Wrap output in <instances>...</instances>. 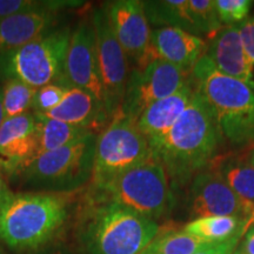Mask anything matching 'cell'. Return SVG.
<instances>
[{
	"instance_id": "6da1fadb",
	"label": "cell",
	"mask_w": 254,
	"mask_h": 254,
	"mask_svg": "<svg viewBox=\"0 0 254 254\" xmlns=\"http://www.w3.org/2000/svg\"><path fill=\"white\" fill-rule=\"evenodd\" d=\"M222 136L213 113L194 90L192 100L172 128L150 141L151 153L163 165L173 189L190 183L217 158Z\"/></svg>"
},
{
	"instance_id": "7a4b0ae2",
	"label": "cell",
	"mask_w": 254,
	"mask_h": 254,
	"mask_svg": "<svg viewBox=\"0 0 254 254\" xmlns=\"http://www.w3.org/2000/svg\"><path fill=\"white\" fill-rule=\"evenodd\" d=\"M157 221L88 193L78 219L79 254H141L158 236Z\"/></svg>"
},
{
	"instance_id": "3957f363",
	"label": "cell",
	"mask_w": 254,
	"mask_h": 254,
	"mask_svg": "<svg viewBox=\"0 0 254 254\" xmlns=\"http://www.w3.org/2000/svg\"><path fill=\"white\" fill-rule=\"evenodd\" d=\"M69 207V194L11 192L0 201V241L19 252L40 249L59 237Z\"/></svg>"
},
{
	"instance_id": "277c9868",
	"label": "cell",
	"mask_w": 254,
	"mask_h": 254,
	"mask_svg": "<svg viewBox=\"0 0 254 254\" xmlns=\"http://www.w3.org/2000/svg\"><path fill=\"white\" fill-rule=\"evenodd\" d=\"M190 81L213 113L222 140L237 150L247 146L253 147V88L219 72L205 53L193 66Z\"/></svg>"
},
{
	"instance_id": "5b68a950",
	"label": "cell",
	"mask_w": 254,
	"mask_h": 254,
	"mask_svg": "<svg viewBox=\"0 0 254 254\" xmlns=\"http://www.w3.org/2000/svg\"><path fill=\"white\" fill-rule=\"evenodd\" d=\"M98 135L90 133L67 146L38 155L15 178L21 186L37 192L71 194L92 180Z\"/></svg>"
},
{
	"instance_id": "8992f818",
	"label": "cell",
	"mask_w": 254,
	"mask_h": 254,
	"mask_svg": "<svg viewBox=\"0 0 254 254\" xmlns=\"http://www.w3.org/2000/svg\"><path fill=\"white\" fill-rule=\"evenodd\" d=\"M90 194L116 202L152 220L170 213L174 195L166 171L153 155Z\"/></svg>"
},
{
	"instance_id": "52a82bcc",
	"label": "cell",
	"mask_w": 254,
	"mask_h": 254,
	"mask_svg": "<svg viewBox=\"0 0 254 254\" xmlns=\"http://www.w3.org/2000/svg\"><path fill=\"white\" fill-rule=\"evenodd\" d=\"M71 34V27L62 26L26 45L0 53V80L17 79L34 88L60 84Z\"/></svg>"
},
{
	"instance_id": "ba28073f",
	"label": "cell",
	"mask_w": 254,
	"mask_h": 254,
	"mask_svg": "<svg viewBox=\"0 0 254 254\" xmlns=\"http://www.w3.org/2000/svg\"><path fill=\"white\" fill-rule=\"evenodd\" d=\"M152 155L146 136L132 120L116 117L99 133L91 189L98 190Z\"/></svg>"
},
{
	"instance_id": "9c48e42d",
	"label": "cell",
	"mask_w": 254,
	"mask_h": 254,
	"mask_svg": "<svg viewBox=\"0 0 254 254\" xmlns=\"http://www.w3.org/2000/svg\"><path fill=\"white\" fill-rule=\"evenodd\" d=\"M190 79V72L161 59H154L142 69H129L118 116L136 123L151 105L176 93Z\"/></svg>"
},
{
	"instance_id": "30bf717a",
	"label": "cell",
	"mask_w": 254,
	"mask_h": 254,
	"mask_svg": "<svg viewBox=\"0 0 254 254\" xmlns=\"http://www.w3.org/2000/svg\"><path fill=\"white\" fill-rule=\"evenodd\" d=\"M94 28L95 51L99 75L104 90V104L111 122L122 109L125 95L129 65L126 55L111 28L104 6L93 9L91 14Z\"/></svg>"
},
{
	"instance_id": "8fae6325",
	"label": "cell",
	"mask_w": 254,
	"mask_h": 254,
	"mask_svg": "<svg viewBox=\"0 0 254 254\" xmlns=\"http://www.w3.org/2000/svg\"><path fill=\"white\" fill-rule=\"evenodd\" d=\"M111 28L125 52L129 69H142L153 62L151 27L142 1L118 0L104 5Z\"/></svg>"
},
{
	"instance_id": "7c38bea8",
	"label": "cell",
	"mask_w": 254,
	"mask_h": 254,
	"mask_svg": "<svg viewBox=\"0 0 254 254\" xmlns=\"http://www.w3.org/2000/svg\"><path fill=\"white\" fill-rule=\"evenodd\" d=\"M60 84L91 92L105 107L91 17L82 19L72 31Z\"/></svg>"
},
{
	"instance_id": "4fadbf2b",
	"label": "cell",
	"mask_w": 254,
	"mask_h": 254,
	"mask_svg": "<svg viewBox=\"0 0 254 254\" xmlns=\"http://www.w3.org/2000/svg\"><path fill=\"white\" fill-rule=\"evenodd\" d=\"M39 155V129L34 113L5 119L0 127V172L8 179L18 174Z\"/></svg>"
},
{
	"instance_id": "5bb4252c",
	"label": "cell",
	"mask_w": 254,
	"mask_h": 254,
	"mask_svg": "<svg viewBox=\"0 0 254 254\" xmlns=\"http://www.w3.org/2000/svg\"><path fill=\"white\" fill-rule=\"evenodd\" d=\"M74 1H44L37 8L12 14L0 21V53L21 47L56 30L60 11Z\"/></svg>"
},
{
	"instance_id": "9a60e30c",
	"label": "cell",
	"mask_w": 254,
	"mask_h": 254,
	"mask_svg": "<svg viewBox=\"0 0 254 254\" xmlns=\"http://www.w3.org/2000/svg\"><path fill=\"white\" fill-rule=\"evenodd\" d=\"M190 202L192 217L195 219L226 215L245 219L239 198L211 166L200 171L190 180Z\"/></svg>"
},
{
	"instance_id": "2e32d148",
	"label": "cell",
	"mask_w": 254,
	"mask_h": 254,
	"mask_svg": "<svg viewBox=\"0 0 254 254\" xmlns=\"http://www.w3.org/2000/svg\"><path fill=\"white\" fill-rule=\"evenodd\" d=\"M205 55L219 72L244 81L254 90V66L246 56L237 26H222L208 38Z\"/></svg>"
},
{
	"instance_id": "e0dca14e",
	"label": "cell",
	"mask_w": 254,
	"mask_h": 254,
	"mask_svg": "<svg viewBox=\"0 0 254 254\" xmlns=\"http://www.w3.org/2000/svg\"><path fill=\"white\" fill-rule=\"evenodd\" d=\"M151 45L155 59L165 60L189 72L206 51L202 38L176 27L152 30Z\"/></svg>"
},
{
	"instance_id": "ac0fdd59",
	"label": "cell",
	"mask_w": 254,
	"mask_h": 254,
	"mask_svg": "<svg viewBox=\"0 0 254 254\" xmlns=\"http://www.w3.org/2000/svg\"><path fill=\"white\" fill-rule=\"evenodd\" d=\"M41 116L97 133L105 124L110 123L104 105L91 92L78 87H68L62 103L49 113Z\"/></svg>"
},
{
	"instance_id": "d6986e66",
	"label": "cell",
	"mask_w": 254,
	"mask_h": 254,
	"mask_svg": "<svg viewBox=\"0 0 254 254\" xmlns=\"http://www.w3.org/2000/svg\"><path fill=\"white\" fill-rule=\"evenodd\" d=\"M194 87L192 81L187 82L164 99L151 105L136 120V127L146 136L148 142L163 136L179 120L192 100Z\"/></svg>"
},
{
	"instance_id": "ffe728a7",
	"label": "cell",
	"mask_w": 254,
	"mask_h": 254,
	"mask_svg": "<svg viewBox=\"0 0 254 254\" xmlns=\"http://www.w3.org/2000/svg\"><path fill=\"white\" fill-rule=\"evenodd\" d=\"M209 166L239 198L246 219L254 205V167L249 155L233 153L215 158Z\"/></svg>"
},
{
	"instance_id": "44dd1931",
	"label": "cell",
	"mask_w": 254,
	"mask_h": 254,
	"mask_svg": "<svg viewBox=\"0 0 254 254\" xmlns=\"http://www.w3.org/2000/svg\"><path fill=\"white\" fill-rule=\"evenodd\" d=\"M142 7L150 26L176 27L201 38L192 18L189 0H148L142 1Z\"/></svg>"
},
{
	"instance_id": "7402d4cb",
	"label": "cell",
	"mask_w": 254,
	"mask_h": 254,
	"mask_svg": "<svg viewBox=\"0 0 254 254\" xmlns=\"http://www.w3.org/2000/svg\"><path fill=\"white\" fill-rule=\"evenodd\" d=\"M245 219L239 215L205 217L192 220L184 227V232L207 243L219 244L231 240L238 234L244 236Z\"/></svg>"
},
{
	"instance_id": "603a6c76",
	"label": "cell",
	"mask_w": 254,
	"mask_h": 254,
	"mask_svg": "<svg viewBox=\"0 0 254 254\" xmlns=\"http://www.w3.org/2000/svg\"><path fill=\"white\" fill-rule=\"evenodd\" d=\"M34 116L37 118L38 129H39V155L67 146L90 133H93V131L84 127L69 125L59 120L47 118L41 114H34Z\"/></svg>"
},
{
	"instance_id": "cb8c5ba5",
	"label": "cell",
	"mask_w": 254,
	"mask_h": 254,
	"mask_svg": "<svg viewBox=\"0 0 254 254\" xmlns=\"http://www.w3.org/2000/svg\"><path fill=\"white\" fill-rule=\"evenodd\" d=\"M208 244L213 243H207L184 231H159L141 254H194Z\"/></svg>"
},
{
	"instance_id": "d4e9b609",
	"label": "cell",
	"mask_w": 254,
	"mask_h": 254,
	"mask_svg": "<svg viewBox=\"0 0 254 254\" xmlns=\"http://www.w3.org/2000/svg\"><path fill=\"white\" fill-rule=\"evenodd\" d=\"M2 109L5 119L15 118L32 112L37 88L25 82L9 79L2 82Z\"/></svg>"
},
{
	"instance_id": "484cf974",
	"label": "cell",
	"mask_w": 254,
	"mask_h": 254,
	"mask_svg": "<svg viewBox=\"0 0 254 254\" xmlns=\"http://www.w3.org/2000/svg\"><path fill=\"white\" fill-rule=\"evenodd\" d=\"M190 13L201 36L211 38L222 27L214 0H189Z\"/></svg>"
},
{
	"instance_id": "4316f807",
	"label": "cell",
	"mask_w": 254,
	"mask_h": 254,
	"mask_svg": "<svg viewBox=\"0 0 254 254\" xmlns=\"http://www.w3.org/2000/svg\"><path fill=\"white\" fill-rule=\"evenodd\" d=\"M68 87L65 85L55 82L45 86L37 88L34 95L32 113L34 114H46L50 111L56 109L62 103L63 98L65 97Z\"/></svg>"
},
{
	"instance_id": "83f0119b",
	"label": "cell",
	"mask_w": 254,
	"mask_h": 254,
	"mask_svg": "<svg viewBox=\"0 0 254 254\" xmlns=\"http://www.w3.org/2000/svg\"><path fill=\"white\" fill-rule=\"evenodd\" d=\"M219 18L225 26H236L249 18L252 0H214Z\"/></svg>"
},
{
	"instance_id": "f1b7e54d",
	"label": "cell",
	"mask_w": 254,
	"mask_h": 254,
	"mask_svg": "<svg viewBox=\"0 0 254 254\" xmlns=\"http://www.w3.org/2000/svg\"><path fill=\"white\" fill-rule=\"evenodd\" d=\"M44 4V1L36 0H0V21L9 15L37 8Z\"/></svg>"
},
{
	"instance_id": "f546056e",
	"label": "cell",
	"mask_w": 254,
	"mask_h": 254,
	"mask_svg": "<svg viewBox=\"0 0 254 254\" xmlns=\"http://www.w3.org/2000/svg\"><path fill=\"white\" fill-rule=\"evenodd\" d=\"M239 31L241 43L246 56L254 66V18H247L243 23L236 25Z\"/></svg>"
},
{
	"instance_id": "4dcf8cb0",
	"label": "cell",
	"mask_w": 254,
	"mask_h": 254,
	"mask_svg": "<svg viewBox=\"0 0 254 254\" xmlns=\"http://www.w3.org/2000/svg\"><path fill=\"white\" fill-rule=\"evenodd\" d=\"M26 254H79V252L75 247H73L67 241L62 239L59 236L55 240L50 241L49 244L40 247V249L32 251V252Z\"/></svg>"
},
{
	"instance_id": "1f68e13d",
	"label": "cell",
	"mask_w": 254,
	"mask_h": 254,
	"mask_svg": "<svg viewBox=\"0 0 254 254\" xmlns=\"http://www.w3.org/2000/svg\"><path fill=\"white\" fill-rule=\"evenodd\" d=\"M243 237V234H238V236L232 238L231 240L224 241V243L208 244V245L200 249L194 254H232L239 245Z\"/></svg>"
},
{
	"instance_id": "d6a6232c",
	"label": "cell",
	"mask_w": 254,
	"mask_h": 254,
	"mask_svg": "<svg viewBox=\"0 0 254 254\" xmlns=\"http://www.w3.org/2000/svg\"><path fill=\"white\" fill-rule=\"evenodd\" d=\"M239 247L246 254H254V225L245 232Z\"/></svg>"
},
{
	"instance_id": "836d02e7",
	"label": "cell",
	"mask_w": 254,
	"mask_h": 254,
	"mask_svg": "<svg viewBox=\"0 0 254 254\" xmlns=\"http://www.w3.org/2000/svg\"><path fill=\"white\" fill-rule=\"evenodd\" d=\"M11 192L12 190L8 189L7 183H6V178L2 176L1 172H0V201Z\"/></svg>"
},
{
	"instance_id": "e575fe53",
	"label": "cell",
	"mask_w": 254,
	"mask_h": 254,
	"mask_svg": "<svg viewBox=\"0 0 254 254\" xmlns=\"http://www.w3.org/2000/svg\"><path fill=\"white\" fill-rule=\"evenodd\" d=\"M253 225H254V205H253V209H252V212H251V214L245 219V225H244V234H245V232L249 230L251 226H253Z\"/></svg>"
},
{
	"instance_id": "d590c367",
	"label": "cell",
	"mask_w": 254,
	"mask_h": 254,
	"mask_svg": "<svg viewBox=\"0 0 254 254\" xmlns=\"http://www.w3.org/2000/svg\"><path fill=\"white\" fill-rule=\"evenodd\" d=\"M5 122L4 116V109H2V86H0V127H1L2 123Z\"/></svg>"
},
{
	"instance_id": "8d00e7d4",
	"label": "cell",
	"mask_w": 254,
	"mask_h": 254,
	"mask_svg": "<svg viewBox=\"0 0 254 254\" xmlns=\"http://www.w3.org/2000/svg\"><path fill=\"white\" fill-rule=\"evenodd\" d=\"M247 155H249V159H250V163H251V165H252V166L254 167V146L252 148H251V150L247 152Z\"/></svg>"
},
{
	"instance_id": "74e56055",
	"label": "cell",
	"mask_w": 254,
	"mask_h": 254,
	"mask_svg": "<svg viewBox=\"0 0 254 254\" xmlns=\"http://www.w3.org/2000/svg\"><path fill=\"white\" fill-rule=\"evenodd\" d=\"M232 254H246V253H245V252H244V251H243V250H241L239 246H238V247H237V249H236V251H234V252H233V253H232Z\"/></svg>"
},
{
	"instance_id": "f35d334b",
	"label": "cell",
	"mask_w": 254,
	"mask_h": 254,
	"mask_svg": "<svg viewBox=\"0 0 254 254\" xmlns=\"http://www.w3.org/2000/svg\"><path fill=\"white\" fill-rule=\"evenodd\" d=\"M0 254H6V253L4 252V251H2V250H1V247H0Z\"/></svg>"
}]
</instances>
